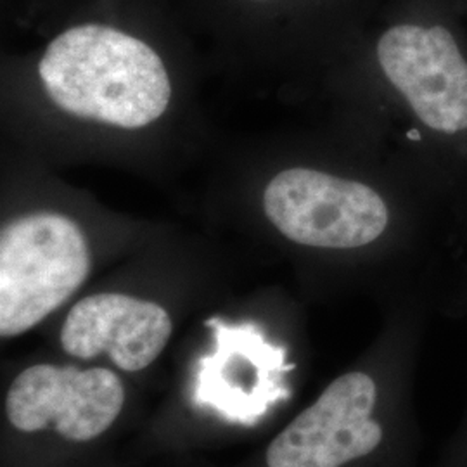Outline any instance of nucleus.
Instances as JSON below:
<instances>
[{
  "instance_id": "1",
  "label": "nucleus",
  "mask_w": 467,
  "mask_h": 467,
  "mask_svg": "<svg viewBox=\"0 0 467 467\" xmlns=\"http://www.w3.org/2000/svg\"><path fill=\"white\" fill-rule=\"evenodd\" d=\"M372 59L400 109L407 163L467 196V25L451 0H399Z\"/></svg>"
},
{
  "instance_id": "2",
  "label": "nucleus",
  "mask_w": 467,
  "mask_h": 467,
  "mask_svg": "<svg viewBox=\"0 0 467 467\" xmlns=\"http://www.w3.org/2000/svg\"><path fill=\"white\" fill-rule=\"evenodd\" d=\"M430 314L426 305L407 301L388 364L336 378L275 436L267 466L357 467L379 459L393 467H416L420 433L412 388Z\"/></svg>"
},
{
  "instance_id": "3",
  "label": "nucleus",
  "mask_w": 467,
  "mask_h": 467,
  "mask_svg": "<svg viewBox=\"0 0 467 467\" xmlns=\"http://www.w3.org/2000/svg\"><path fill=\"white\" fill-rule=\"evenodd\" d=\"M38 77L63 111L121 129L156 121L171 98L160 54L106 23H80L56 35L38 63Z\"/></svg>"
},
{
  "instance_id": "4",
  "label": "nucleus",
  "mask_w": 467,
  "mask_h": 467,
  "mask_svg": "<svg viewBox=\"0 0 467 467\" xmlns=\"http://www.w3.org/2000/svg\"><path fill=\"white\" fill-rule=\"evenodd\" d=\"M90 253L82 229L65 215L34 213L0 234V334L30 331L84 284Z\"/></svg>"
},
{
  "instance_id": "5",
  "label": "nucleus",
  "mask_w": 467,
  "mask_h": 467,
  "mask_svg": "<svg viewBox=\"0 0 467 467\" xmlns=\"http://www.w3.org/2000/svg\"><path fill=\"white\" fill-rule=\"evenodd\" d=\"M215 348L200 360L194 399L235 424L254 426L268 410L289 399L285 376L295 370L287 351L267 341L258 326L206 320Z\"/></svg>"
},
{
  "instance_id": "6",
  "label": "nucleus",
  "mask_w": 467,
  "mask_h": 467,
  "mask_svg": "<svg viewBox=\"0 0 467 467\" xmlns=\"http://www.w3.org/2000/svg\"><path fill=\"white\" fill-rule=\"evenodd\" d=\"M123 401L121 381L108 368L35 366L11 384L5 410L23 433L54 428L71 441H88L115 422Z\"/></svg>"
},
{
  "instance_id": "7",
  "label": "nucleus",
  "mask_w": 467,
  "mask_h": 467,
  "mask_svg": "<svg viewBox=\"0 0 467 467\" xmlns=\"http://www.w3.org/2000/svg\"><path fill=\"white\" fill-rule=\"evenodd\" d=\"M171 336L167 310L127 295L102 293L78 301L61 329L67 355L88 360L108 353L115 366L137 372L150 366Z\"/></svg>"
},
{
  "instance_id": "8",
  "label": "nucleus",
  "mask_w": 467,
  "mask_h": 467,
  "mask_svg": "<svg viewBox=\"0 0 467 467\" xmlns=\"http://www.w3.org/2000/svg\"><path fill=\"white\" fill-rule=\"evenodd\" d=\"M433 467H467V403L449 441L438 453Z\"/></svg>"
},
{
  "instance_id": "9",
  "label": "nucleus",
  "mask_w": 467,
  "mask_h": 467,
  "mask_svg": "<svg viewBox=\"0 0 467 467\" xmlns=\"http://www.w3.org/2000/svg\"><path fill=\"white\" fill-rule=\"evenodd\" d=\"M451 2L467 25V0H451Z\"/></svg>"
}]
</instances>
